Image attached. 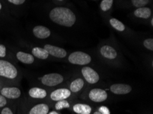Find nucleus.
Here are the masks:
<instances>
[{"mask_svg":"<svg viewBox=\"0 0 153 114\" xmlns=\"http://www.w3.org/2000/svg\"><path fill=\"white\" fill-rule=\"evenodd\" d=\"M50 17L53 22L65 27H71L76 20L73 12L70 9L63 7L52 9L50 13Z\"/></svg>","mask_w":153,"mask_h":114,"instance_id":"1","label":"nucleus"},{"mask_svg":"<svg viewBox=\"0 0 153 114\" xmlns=\"http://www.w3.org/2000/svg\"><path fill=\"white\" fill-rule=\"evenodd\" d=\"M0 76L11 79H15L17 76V70L9 62L0 60Z\"/></svg>","mask_w":153,"mask_h":114,"instance_id":"2","label":"nucleus"},{"mask_svg":"<svg viewBox=\"0 0 153 114\" xmlns=\"http://www.w3.org/2000/svg\"><path fill=\"white\" fill-rule=\"evenodd\" d=\"M69 62L73 64L86 65L91 61V57L89 55L82 51H76L71 53L68 57Z\"/></svg>","mask_w":153,"mask_h":114,"instance_id":"3","label":"nucleus"},{"mask_svg":"<svg viewBox=\"0 0 153 114\" xmlns=\"http://www.w3.org/2000/svg\"><path fill=\"white\" fill-rule=\"evenodd\" d=\"M63 76L59 73H50L44 75L41 79V82L47 86H56L63 81Z\"/></svg>","mask_w":153,"mask_h":114,"instance_id":"4","label":"nucleus"},{"mask_svg":"<svg viewBox=\"0 0 153 114\" xmlns=\"http://www.w3.org/2000/svg\"><path fill=\"white\" fill-rule=\"evenodd\" d=\"M82 74L85 79L90 84L96 83L100 79L98 73L90 67H84L82 69Z\"/></svg>","mask_w":153,"mask_h":114,"instance_id":"5","label":"nucleus"},{"mask_svg":"<svg viewBox=\"0 0 153 114\" xmlns=\"http://www.w3.org/2000/svg\"><path fill=\"white\" fill-rule=\"evenodd\" d=\"M107 93L102 89L94 88L90 91L89 94V99L96 103H102L107 99Z\"/></svg>","mask_w":153,"mask_h":114,"instance_id":"6","label":"nucleus"},{"mask_svg":"<svg viewBox=\"0 0 153 114\" xmlns=\"http://www.w3.org/2000/svg\"><path fill=\"white\" fill-rule=\"evenodd\" d=\"M71 96V91L65 88H61L54 90L52 92L50 95V98L52 101H59L62 100H65Z\"/></svg>","mask_w":153,"mask_h":114,"instance_id":"7","label":"nucleus"},{"mask_svg":"<svg viewBox=\"0 0 153 114\" xmlns=\"http://www.w3.org/2000/svg\"><path fill=\"white\" fill-rule=\"evenodd\" d=\"M44 49L47 51L48 53L52 56L59 58H63L67 55V51L64 49L59 47V46H53L51 45H45Z\"/></svg>","mask_w":153,"mask_h":114,"instance_id":"8","label":"nucleus"},{"mask_svg":"<svg viewBox=\"0 0 153 114\" xmlns=\"http://www.w3.org/2000/svg\"><path fill=\"white\" fill-rule=\"evenodd\" d=\"M110 90L115 94H127L132 91V88L127 84L116 83L111 86Z\"/></svg>","mask_w":153,"mask_h":114,"instance_id":"9","label":"nucleus"},{"mask_svg":"<svg viewBox=\"0 0 153 114\" xmlns=\"http://www.w3.org/2000/svg\"><path fill=\"white\" fill-rule=\"evenodd\" d=\"M1 94L9 99H16L21 96V90L17 88H4Z\"/></svg>","mask_w":153,"mask_h":114,"instance_id":"10","label":"nucleus"},{"mask_svg":"<svg viewBox=\"0 0 153 114\" xmlns=\"http://www.w3.org/2000/svg\"><path fill=\"white\" fill-rule=\"evenodd\" d=\"M33 34L36 38L39 39H45L50 36L51 32L48 27L39 25V26L34 27Z\"/></svg>","mask_w":153,"mask_h":114,"instance_id":"11","label":"nucleus"},{"mask_svg":"<svg viewBox=\"0 0 153 114\" xmlns=\"http://www.w3.org/2000/svg\"><path fill=\"white\" fill-rule=\"evenodd\" d=\"M100 53L104 57L109 60H113L117 57L116 51L110 46L105 45L102 46L100 49Z\"/></svg>","mask_w":153,"mask_h":114,"instance_id":"12","label":"nucleus"},{"mask_svg":"<svg viewBox=\"0 0 153 114\" xmlns=\"http://www.w3.org/2000/svg\"><path fill=\"white\" fill-rule=\"evenodd\" d=\"M73 110L78 114H90L91 112V107L88 104H76L73 107Z\"/></svg>","mask_w":153,"mask_h":114,"instance_id":"13","label":"nucleus"},{"mask_svg":"<svg viewBox=\"0 0 153 114\" xmlns=\"http://www.w3.org/2000/svg\"><path fill=\"white\" fill-rule=\"evenodd\" d=\"M49 112V107L46 104H39L34 106L30 111L29 114H48Z\"/></svg>","mask_w":153,"mask_h":114,"instance_id":"14","label":"nucleus"},{"mask_svg":"<svg viewBox=\"0 0 153 114\" xmlns=\"http://www.w3.org/2000/svg\"><path fill=\"white\" fill-rule=\"evenodd\" d=\"M29 95L34 99H44L47 96V92L42 88H32L29 90Z\"/></svg>","mask_w":153,"mask_h":114,"instance_id":"15","label":"nucleus"},{"mask_svg":"<svg viewBox=\"0 0 153 114\" xmlns=\"http://www.w3.org/2000/svg\"><path fill=\"white\" fill-rule=\"evenodd\" d=\"M17 57L20 62L27 64H31L34 61L33 55L22 51H19L17 53Z\"/></svg>","mask_w":153,"mask_h":114,"instance_id":"16","label":"nucleus"},{"mask_svg":"<svg viewBox=\"0 0 153 114\" xmlns=\"http://www.w3.org/2000/svg\"><path fill=\"white\" fill-rule=\"evenodd\" d=\"M134 15L135 17L142 18H148L151 15V10L149 8L146 7H142L139 8L134 12Z\"/></svg>","mask_w":153,"mask_h":114,"instance_id":"17","label":"nucleus"},{"mask_svg":"<svg viewBox=\"0 0 153 114\" xmlns=\"http://www.w3.org/2000/svg\"><path fill=\"white\" fill-rule=\"evenodd\" d=\"M32 54L34 57H36L39 59L45 60L49 56V53L46 51L45 49L40 47H34L32 49Z\"/></svg>","mask_w":153,"mask_h":114,"instance_id":"18","label":"nucleus"},{"mask_svg":"<svg viewBox=\"0 0 153 114\" xmlns=\"http://www.w3.org/2000/svg\"><path fill=\"white\" fill-rule=\"evenodd\" d=\"M85 85L84 81L82 79L78 78L76 79V80H74L72 81L70 85V91L72 92H79L80 90H82V88H83V86Z\"/></svg>","mask_w":153,"mask_h":114,"instance_id":"19","label":"nucleus"},{"mask_svg":"<svg viewBox=\"0 0 153 114\" xmlns=\"http://www.w3.org/2000/svg\"><path fill=\"white\" fill-rule=\"evenodd\" d=\"M110 23L113 28H115L117 31L123 32L125 29V26L123 23L120 21L119 20L116 18H111L110 19Z\"/></svg>","mask_w":153,"mask_h":114,"instance_id":"20","label":"nucleus"},{"mask_svg":"<svg viewBox=\"0 0 153 114\" xmlns=\"http://www.w3.org/2000/svg\"><path fill=\"white\" fill-rule=\"evenodd\" d=\"M113 0H102L100 4V8L103 11H107L112 7Z\"/></svg>","mask_w":153,"mask_h":114,"instance_id":"21","label":"nucleus"},{"mask_svg":"<svg viewBox=\"0 0 153 114\" xmlns=\"http://www.w3.org/2000/svg\"><path fill=\"white\" fill-rule=\"evenodd\" d=\"M55 108L56 110L59 111L61 110L62 109H65V108H69V104L66 100H62V101H58L55 104Z\"/></svg>","mask_w":153,"mask_h":114,"instance_id":"22","label":"nucleus"},{"mask_svg":"<svg viewBox=\"0 0 153 114\" xmlns=\"http://www.w3.org/2000/svg\"><path fill=\"white\" fill-rule=\"evenodd\" d=\"M133 5L137 8H142L149 3V0H131Z\"/></svg>","mask_w":153,"mask_h":114,"instance_id":"23","label":"nucleus"},{"mask_svg":"<svg viewBox=\"0 0 153 114\" xmlns=\"http://www.w3.org/2000/svg\"><path fill=\"white\" fill-rule=\"evenodd\" d=\"M143 45L148 49L150 51L153 50V40L152 38H148L143 41Z\"/></svg>","mask_w":153,"mask_h":114,"instance_id":"24","label":"nucleus"},{"mask_svg":"<svg viewBox=\"0 0 153 114\" xmlns=\"http://www.w3.org/2000/svg\"><path fill=\"white\" fill-rule=\"evenodd\" d=\"M99 112L101 113V114H111V111L107 107L105 106H101L99 108Z\"/></svg>","mask_w":153,"mask_h":114,"instance_id":"25","label":"nucleus"},{"mask_svg":"<svg viewBox=\"0 0 153 114\" xmlns=\"http://www.w3.org/2000/svg\"><path fill=\"white\" fill-rule=\"evenodd\" d=\"M6 46L3 45H0V57H4L6 56Z\"/></svg>","mask_w":153,"mask_h":114,"instance_id":"26","label":"nucleus"},{"mask_svg":"<svg viewBox=\"0 0 153 114\" xmlns=\"http://www.w3.org/2000/svg\"><path fill=\"white\" fill-rule=\"evenodd\" d=\"M7 104V101L6 98L2 95H0V107H3L6 106Z\"/></svg>","mask_w":153,"mask_h":114,"instance_id":"27","label":"nucleus"},{"mask_svg":"<svg viewBox=\"0 0 153 114\" xmlns=\"http://www.w3.org/2000/svg\"><path fill=\"white\" fill-rule=\"evenodd\" d=\"M8 1L13 4H15V5H21V4L24 3L25 0H8Z\"/></svg>","mask_w":153,"mask_h":114,"instance_id":"28","label":"nucleus"},{"mask_svg":"<svg viewBox=\"0 0 153 114\" xmlns=\"http://www.w3.org/2000/svg\"><path fill=\"white\" fill-rule=\"evenodd\" d=\"M1 114H13L11 109L8 107H5L2 109Z\"/></svg>","mask_w":153,"mask_h":114,"instance_id":"29","label":"nucleus"},{"mask_svg":"<svg viewBox=\"0 0 153 114\" xmlns=\"http://www.w3.org/2000/svg\"><path fill=\"white\" fill-rule=\"evenodd\" d=\"M48 114H59V113H58L57 112H56V111H51V112H50Z\"/></svg>","mask_w":153,"mask_h":114,"instance_id":"30","label":"nucleus"},{"mask_svg":"<svg viewBox=\"0 0 153 114\" xmlns=\"http://www.w3.org/2000/svg\"><path fill=\"white\" fill-rule=\"evenodd\" d=\"M94 114H101V113H100L99 111H96V112H95Z\"/></svg>","mask_w":153,"mask_h":114,"instance_id":"31","label":"nucleus"},{"mask_svg":"<svg viewBox=\"0 0 153 114\" xmlns=\"http://www.w3.org/2000/svg\"><path fill=\"white\" fill-rule=\"evenodd\" d=\"M151 25H153V18H152V20H151Z\"/></svg>","mask_w":153,"mask_h":114,"instance_id":"32","label":"nucleus"},{"mask_svg":"<svg viewBox=\"0 0 153 114\" xmlns=\"http://www.w3.org/2000/svg\"><path fill=\"white\" fill-rule=\"evenodd\" d=\"M1 2H0V10H1Z\"/></svg>","mask_w":153,"mask_h":114,"instance_id":"33","label":"nucleus"},{"mask_svg":"<svg viewBox=\"0 0 153 114\" xmlns=\"http://www.w3.org/2000/svg\"><path fill=\"white\" fill-rule=\"evenodd\" d=\"M59 1H62V0H59Z\"/></svg>","mask_w":153,"mask_h":114,"instance_id":"34","label":"nucleus"}]
</instances>
